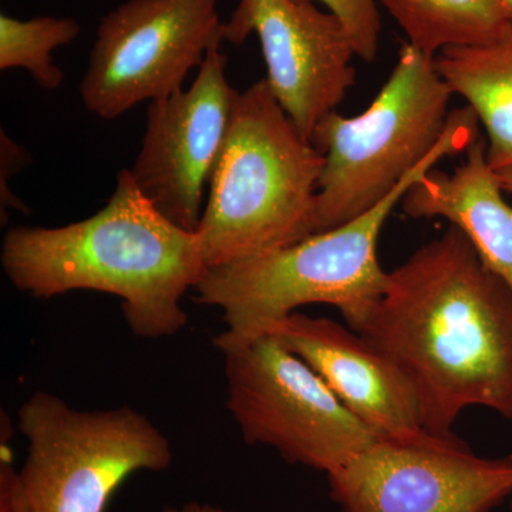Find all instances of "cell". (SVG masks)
I'll list each match as a JSON object with an SVG mask.
<instances>
[{"mask_svg":"<svg viewBox=\"0 0 512 512\" xmlns=\"http://www.w3.org/2000/svg\"><path fill=\"white\" fill-rule=\"evenodd\" d=\"M350 329L402 373L427 433L456 436L471 406L512 420V288L454 225L387 272Z\"/></svg>","mask_w":512,"mask_h":512,"instance_id":"cell-1","label":"cell"},{"mask_svg":"<svg viewBox=\"0 0 512 512\" xmlns=\"http://www.w3.org/2000/svg\"><path fill=\"white\" fill-rule=\"evenodd\" d=\"M0 262L13 286L33 298L72 291L117 296L128 328L146 339L173 336L187 325L181 301L208 271L197 232L165 218L128 168L117 174L107 204L87 220L10 228Z\"/></svg>","mask_w":512,"mask_h":512,"instance_id":"cell-2","label":"cell"},{"mask_svg":"<svg viewBox=\"0 0 512 512\" xmlns=\"http://www.w3.org/2000/svg\"><path fill=\"white\" fill-rule=\"evenodd\" d=\"M480 136L470 107L451 110L446 133L430 156L373 210L278 251L208 269L195 292L202 305L222 311L227 329L215 346L225 352L247 345L311 303L335 306L349 328L355 325L386 289L377 242L387 218L417 180L443 158L467 153Z\"/></svg>","mask_w":512,"mask_h":512,"instance_id":"cell-3","label":"cell"},{"mask_svg":"<svg viewBox=\"0 0 512 512\" xmlns=\"http://www.w3.org/2000/svg\"><path fill=\"white\" fill-rule=\"evenodd\" d=\"M325 157L265 79L238 93L200 227L208 269L247 261L315 234Z\"/></svg>","mask_w":512,"mask_h":512,"instance_id":"cell-4","label":"cell"},{"mask_svg":"<svg viewBox=\"0 0 512 512\" xmlns=\"http://www.w3.org/2000/svg\"><path fill=\"white\" fill-rule=\"evenodd\" d=\"M454 96L436 57L403 43L387 82L365 111L328 114L311 136L325 157L315 234L356 220L386 200L437 147Z\"/></svg>","mask_w":512,"mask_h":512,"instance_id":"cell-5","label":"cell"},{"mask_svg":"<svg viewBox=\"0 0 512 512\" xmlns=\"http://www.w3.org/2000/svg\"><path fill=\"white\" fill-rule=\"evenodd\" d=\"M19 429L25 463L0 467V498L15 512H106L128 477L173 463L170 440L131 407L79 410L36 392L20 406Z\"/></svg>","mask_w":512,"mask_h":512,"instance_id":"cell-6","label":"cell"},{"mask_svg":"<svg viewBox=\"0 0 512 512\" xmlns=\"http://www.w3.org/2000/svg\"><path fill=\"white\" fill-rule=\"evenodd\" d=\"M222 355L227 407L248 444L329 476L380 439L275 336Z\"/></svg>","mask_w":512,"mask_h":512,"instance_id":"cell-7","label":"cell"},{"mask_svg":"<svg viewBox=\"0 0 512 512\" xmlns=\"http://www.w3.org/2000/svg\"><path fill=\"white\" fill-rule=\"evenodd\" d=\"M217 0H127L100 20L80 83L84 107L119 119L143 101L183 89L215 43H224Z\"/></svg>","mask_w":512,"mask_h":512,"instance_id":"cell-8","label":"cell"},{"mask_svg":"<svg viewBox=\"0 0 512 512\" xmlns=\"http://www.w3.org/2000/svg\"><path fill=\"white\" fill-rule=\"evenodd\" d=\"M328 478L340 512H493L512 495V456L424 433L379 439Z\"/></svg>","mask_w":512,"mask_h":512,"instance_id":"cell-9","label":"cell"},{"mask_svg":"<svg viewBox=\"0 0 512 512\" xmlns=\"http://www.w3.org/2000/svg\"><path fill=\"white\" fill-rule=\"evenodd\" d=\"M215 43L188 90L151 101L147 126L130 168L138 190L165 218L197 232L205 184L227 138L238 93L227 79V56Z\"/></svg>","mask_w":512,"mask_h":512,"instance_id":"cell-10","label":"cell"},{"mask_svg":"<svg viewBox=\"0 0 512 512\" xmlns=\"http://www.w3.org/2000/svg\"><path fill=\"white\" fill-rule=\"evenodd\" d=\"M252 33L261 42L269 89L311 140L355 84L357 53L348 30L308 0H239L222 37L239 46Z\"/></svg>","mask_w":512,"mask_h":512,"instance_id":"cell-11","label":"cell"},{"mask_svg":"<svg viewBox=\"0 0 512 512\" xmlns=\"http://www.w3.org/2000/svg\"><path fill=\"white\" fill-rule=\"evenodd\" d=\"M265 335L301 357L380 439L410 440L427 433L402 373L349 326L295 312L269 326Z\"/></svg>","mask_w":512,"mask_h":512,"instance_id":"cell-12","label":"cell"},{"mask_svg":"<svg viewBox=\"0 0 512 512\" xmlns=\"http://www.w3.org/2000/svg\"><path fill=\"white\" fill-rule=\"evenodd\" d=\"M407 217L444 218L460 229L481 261L512 288V168L494 171L485 137L453 173L430 170L402 200Z\"/></svg>","mask_w":512,"mask_h":512,"instance_id":"cell-13","label":"cell"},{"mask_svg":"<svg viewBox=\"0 0 512 512\" xmlns=\"http://www.w3.org/2000/svg\"><path fill=\"white\" fill-rule=\"evenodd\" d=\"M436 66L484 127L490 167L512 168V25L484 45L443 50Z\"/></svg>","mask_w":512,"mask_h":512,"instance_id":"cell-14","label":"cell"},{"mask_svg":"<svg viewBox=\"0 0 512 512\" xmlns=\"http://www.w3.org/2000/svg\"><path fill=\"white\" fill-rule=\"evenodd\" d=\"M409 45L431 57L453 47L484 45L512 20L501 0H377Z\"/></svg>","mask_w":512,"mask_h":512,"instance_id":"cell-15","label":"cell"},{"mask_svg":"<svg viewBox=\"0 0 512 512\" xmlns=\"http://www.w3.org/2000/svg\"><path fill=\"white\" fill-rule=\"evenodd\" d=\"M79 35V22L73 18L22 20L2 13L0 70H26L43 90H57L64 82V73L53 60V52L70 45Z\"/></svg>","mask_w":512,"mask_h":512,"instance_id":"cell-16","label":"cell"},{"mask_svg":"<svg viewBox=\"0 0 512 512\" xmlns=\"http://www.w3.org/2000/svg\"><path fill=\"white\" fill-rule=\"evenodd\" d=\"M320 2L336 16L348 30L357 57L365 62H373L379 49V36L382 30L377 0H308Z\"/></svg>","mask_w":512,"mask_h":512,"instance_id":"cell-17","label":"cell"},{"mask_svg":"<svg viewBox=\"0 0 512 512\" xmlns=\"http://www.w3.org/2000/svg\"><path fill=\"white\" fill-rule=\"evenodd\" d=\"M32 161L29 151L25 147L19 146L5 133L0 131V214L5 222L10 208L28 212V207L13 194L9 187L12 175L18 174L20 170L26 167Z\"/></svg>","mask_w":512,"mask_h":512,"instance_id":"cell-18","label":"cell"},{"mask_svg":"<svg viewBox=\"0 0 512 512\" xmlns=\"http://www.w3.org/2000/svg\"><path fill=\"white\" fill-rule=\"evenodd\" d=\"M161 512H234L211 504L187 503L183 507H164Z\"/></svg>","mask_w":512,"mask_h":512,"instance_id":"cell-19","label":"cell"},{"mask_svg":"<svg viewBox=\"0 0 512 512\" xmlns=\"http://www.w3.org/2000/svg\"><path fill=\"white\" fill-rule=\"evenodd\" d=\"M0 512H15V511H13V508L10 507L8 501L2 500V498H0Z\"/></svg>","mask_w":512,"mask_h":512,"instance_id":"cell-20","label":"cell"},{"mask_svg":"<svg viewBox=\"0 0 512 512\" xmlns=\"http://www.w3.org/2000/svg\"><path fill=\"white\" fill-rule=\"evenodd\" d=\"M501 2H503V5L505 6V9H507L508 15H510L512 20V0H501Z\"/></svg>","mask_w":512,"mask_h":512,"instance_id":"cell-21","label":"cell"},{"mask_svg":"<svg viewBox=\"0 0 512 512\" xmlns=\"http://www.w3.org/2000/svg\"><path fill=\"white\" fill-rule=\"evenodd\" d=\"M510 512H512V500H511V510H510Z\"/></svg>","mask_w":512,"mask_h":512,"instance_id":"cell-22","label":"cell"}]
</instances>
